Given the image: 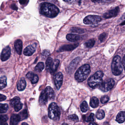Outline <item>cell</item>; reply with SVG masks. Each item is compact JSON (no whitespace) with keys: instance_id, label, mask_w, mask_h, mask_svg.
<instances>
[{"instance_id":"obj_1","label":"cell","mask_w":125,"mask_h":125,"mask_svg":"<svg viewBox=\"0 0 125 125\" xmlns=\"http://www.w3.org/2000/svg\"><path fill=\"white\" fill-rule=\"evenodd\" d=\"M40 12L42 14L50 18L56 17L59 12L58 8L52 4L43 3L41 4Z\"/></svg>"},{"instance_id":"obj_2","label":"cell","mask_w":125,"mask_h":125,"mask_svg":"<svg viewBox=\"0 0 125 125\" xmlns=\"http://www.w3.org/2000/svg\"><path fill=\"white\" fill-rule=\"evenodd\" d=\"M89 65L84 64L78 69L75 75L76 80L78 82H82L86 79L90 73Z\"/></svg>"},{"instance_id":"obj_3","label":"cell","mask_w":125,"mask_h":125,"mask_svg":"<svg viewBox=\"0 0 125 125\" xmlns=\"http://www.w3.org/2000/svg\"><path fill=\"white\" fill-rule=\"evenodd\" d=\"M104 73L101 71H97L88 80L89 86L93 89L99 88L103 83Z\"/></svg>"},{"instance_id":"obj_4","label":"cell","mask_w":125,"mask_h":125,"mask_svg":"<svg viewBox=\"0 0 125 125\" xmlns=\"http://www.w3.org/2000/svg\"><path fill=\"white\" fill-rule=\"evenodd\" d=\"M122 65L121 58L119 56H115L112 63V71L113 74L116 76L120 75L123 71Z\"/></svg>"},{"instance_id":"obj_5","label":"cell","mask_w":125,"mask_h":125,"mask_svg":"<svg viewBox=\"0 0 125 125\" xmlns=\"http://www.w3.org/2000/svg\"><path fill=\"white\" fill-rule=\"evenodd\" d=\"M61 111L59 107L55 103H52L48 108V117L53 120L57 121L60 119Z\"/></svg>"},{"instance_id":"obj_6","label":"cell","mask_w":125,"mask_h":125,"mask_svg":"<svg viewBox=\"0 0 125 125\" xmlns=\"http://www.w3.org/2000/svg\"><path fill=\"white\" fill-rule=\"evenodd\" d=\"M115 84V82L113 79H108L103 82L98 88L103 92H107L114 87Z\"/></svg>"},{"instance_id":"obj_7","label":"cell","mask_w":125,"mask_h":125,"mask_svg":"<svg viewBox=\"0 0 125 125\" xmlns=\"http://www.w3.org/2000/svg\"><path fill=\"white\" fill-rule=\"evenodd\" d=\"M101 18L97 15H89L86 17L83 20V22L86 25L95 24L101 22Z\"/></svg>"},{"instance_id":"obj_8","label":"cell","mask_w":125,"mask_h":125,"mask_svg":"<svg viewBox=\"0 0 125 125\" xmlns=\"http://www.w3.org/2000/svg\"><path fill=\"white\" fill-rule=\"evenodd\" d=\"M10 104L14 108L15 111L18 112L22 108L23 104L21 102L19 97H15L10 101Z\"/></svg>"},{"instance_id":"obj_9","label":"cell","mask_w":125,"mask_h":125,"mask_svg":"<svg viewBox=\"0 0 125 125\" xmlns=\"http://www.w3.org/2000/svg\"><path fill=\"white\" fill-rule=\"evenodd\" d=\"M11 49L9 46L6 47L2 50L1 54V60L2 61H5L9 59L11 55Z\"/></svg>"},{"instance_id":"obj_10","label":"cell","mask_w":125,"mask_h":125,"mask_svg":"<svg viewBox=\"0 0 125 125\" xmlns=\"http://www.w3.org/2000/svg\"><path fill=\"white\" fill-rule=\"evenodd\" d=\"M63 82V75L61 73H58L55 76V82L56 86L57 89L59 90L61 88Z\"/></svg>"},{"instance_id":"obj_11","label":"cell","mask_w":125,"mask_h":125,"mask_svg":"<svg viewBox=\"0 0 125 125\" xmlns=\"http://www.w3.org/2000/svg\"><path fill=\"white\" fill-rule=\"evenodd\" d=\"M120 10L119 7H116L115 9L108 11V12L104 14V17L105 18H111L115 17L117 15Z\"/></svg>"},{"instance_id":"obj_12","label":"cell","mask_w":125,"mask_h":125,"mask_svg":"<svg viewBox=\"0 0 125 125\" xmlns=\"http://www.w3.org/2000/svg\"><path fill=\"white\" fill-rule=\"evenodd\" d=\"M36 45L34 44L32 45H30L26 47L23 51V53L26 56H31L33 55L36 51Z\"/></svg>"},{"instance_id":"obj_13","label":"cell","mask_w":125,"mask_h":125,"mask_svg":"<svg viewBox=\"0 0 125 125\" xmlns=\"http://www.w3.org/2000/svg\"><path fill=\"white\" fill-rule=\"evenodd\" d=\"M59 64H60V61L59 60L55 59L54 61H53L49 70L50 73L52 75L54 74L57 71L59 66Z\"/></svg>"},{"instance_id":"obj_14","label":"cell","mask_w":125,"mask_h":125,"mask_svg":"<svg viewBox=\"0 0 125 125\" xmlns=\"http://www.w3.org/2000/svg\"><path fill=\"white\" fill-rule=\"evenodd\" d=\"M26 76L28 79L31 80V82L32 84L36 83L39 81V76L33 72H29L26 74Z\"/></svg>"},{"instance_id":"obj_15","label":"cell","mask_w":125,"mask_h":125,"mask_svg":"<svg viewBox=\"0 0 125 125\" xmlns=\"http://www.w3.org/2000/svg\"><path fill=\"white\" fill-rule=\"evenodd\" d=\"M14 45L15 51L18 54L21 55L22 49V43L21 40L20 39L17 40L15 41Z\"/></svg>"},{"instance_id":"obj_16","label":"cell","mask_w":125,"mask_h":125,"mask_svg":"<svg viewBox=\"0 0 125 125\" xmlns=\"http://www.w3.org/2000/svg\"><path fill=\"white\" fill-rule=\"evenodd\" d=\"M21 120L19 115L13 114L11 116L10 119V125H17Z\"/></svg>"},{"instance_id":"obj_17","label":"cell","mask_w":125,"mask_h":125,"mask_svg":"<svg viewBox=\"0 0 125 125\" xmlns=\"http://www.w3.org/2000/svg\"><path fill=\"white\" fill-rule=\"evenodd\" d=\"M79 44H74L65 45L62 46L60 48V51H71L74 50L78 46Z\"/></svg>"},{"instance_id":"obj_18","label":"cell","mask_w":125,"mask_h":125,"mask_svg":"<svg viewBox=\"0 0 125 125\" xmlns=\"http://www.w3.org/2000/svg\"><path fill=\"white\" fill-rule=\"evenodd\" d=\"M44 92L47 96L48 99L50 100L54 99L55 97V92L51 87H47L45 90Z\"/></svg>"},{"instance_id":"obj_19","label":"cell","mask_w":125,"mask_h":125,"mask_svg":"<svg viewBox=\"0 0 125 125\" xmlns=\"http://www.w3.org/2000/svg\"><path fill=\"white\" fill-rule=\"evenodd\" d=\"M48 97L45 94L44 91H42L40 94L39 98V103L41 105H45L47 104L48 100Z\"/></svg>"},{"instance_id":"obj_20","label":"cell","mask_w":125,"mask_h":125,"mask_svg":"<svg viewBox=\"0 0 125 125\" xmlns=\"http://www.w3.org/2000/svg\"><path fill=\"white\" fill-rule=\"evenodd\" d=\"M26 82L24 78H22L18 82L17 84L18 90L20 91L24 90L26 86Z\"/></svg>"},{"instance_id":"obj_21","label":"cell","mask_w":125,"mask_h":125,"mask_svg":"<svg viewBox=\"0 0 125 125\" xmlns=\"http://www.w3.org/2000/svg\"><path fill=\"white\" fill-rule=\"evenodd\" d=\"M66 39L70 42H76L80 40V37L77 34H69L66 36Z\"/></svg>"},{"instance_id":"obj_22","label":"cell","mask_w":125,"mask_h":125,"mask_svg":"<svg viewBox=\"0 0 125 125\" xmlns=\"http://www.w3.org/2000/svg\"><path fill=\"white\" fill-rule=\"evenodd\" d=\"M116 120L117 122L122 123L125 121V111L120 112L117 116Z\"/></svg>"},{"instance_id":"obj_23","label":"cell","mask_w":125,"mask_h":125,"mask_svg":"<svg viewBox=\"0 0 125 125\" xmlns=\"http://www.w3.org/2000/svg\"><path fill=\"white\" fill-rule=\"evenodd\" d=\"M99 105V101L98 99L96 97H93L91 98L90 101V105L93 108H96Z\"/></svg>"},{"instance_id":"obj_24","label":"cell","mask_w":125,"mask_h":125,"mask_svg":"<svg viewBox=\"0 0 125 125\" xmlns=\"http://www.w3.org/2000/svg\"><path fill=\"white\" fill-rule=\"evenodd\" d=\"M7 85V78L5 76L0 78V90L4 89Z\"/></svg>"},{"instance_id":"obj_25","label":"cell","mask_w":125,"mask_h":125,"mask_svg":"<svg viewBox=\"0 0 125 125\" xmlns=\"http://www.w3.org/2000/svg\"><path fill=\"white\" fill-rule=\"evenodd\" d=\"M105 114L103 110L100 109L96 113V117L99 120L103 119L105 117Z\"/></svg>"},{"instance_id":"obj_26","label":"cell","mask_w":125,"mask_h":125,"mask_svg":"<svg viewBox=\"0 0 125 125\" xmlns=\"http://www.w3.org/2000/svg\"><path fill=\"white\" fill-rule=\"evenodd\" d=\"M81 111L83 112H86L89 109L88 104L86 101H84L80 105Z\"/></svg>"},{"instance_id":"obj_27","label":"cell","mask_w":125,"mask_h":125,"mask_svg":"<svg viewBox=\"0 0 125 125\" xmlns=\"http://www.w3.org/2000/svg\"><path fill=\"white\" fill-rule=\"evenodd\" d=\"M44 68V65L43 62H40L38 63L35 68V70L37 72H41Z\"/></svg>"},{"instance_id":"obj_28","label":"cell","mask_w":125,"mask_h":125,"mask_svg":"<svg viewBox=\"0 0 125 125\" xmlns=\"http://www.w3.org/2000/svg\"><path fill=\"white\" fill-rule=\"evenodd\" d=\"M8 109L9 106L7 104H0V114L6 113Z\"/></svg>"},{"instance_id":"obj_29","label":"cell","mask_w":125,"mask_h":125,"mask_svg":"<svg viewBox=\"0 0 125 125\" xmlns=\"http://www.w3.org/2000/svg\"><path fill=\"white\" fill-rule=\"evenodd\" d=\"M18 115L20 117L21 120L26 119L28 117V112L27 110L26 109L23 110L20 113H19Z\"/></svg>"},{"instance_id":"obj_30","label":"cell","mask_w":125,"mask_h":125,"mask_svg":"<svg viewBox=\"0 0 125 125\" xmlns=\"http://www.w3.org/2000/svg\"><path fill=\"white\" fill-rule=\"evenodd\" d=\"M95 43V41L94 40L90 39L87 41L86 42L84 43V45L87 48H91L94 46Z\"/></svg>"},{"instance_id":"obj_31","label":"cell","mask_w":125,"mask_h":125,"mask_svg":"<svg viewBox=\"0 0 125 125\" xmlns=\"http://www.w3.org/2000/svg\"><path fill=\"white\" fill-rule=\"evenodd\" d=\"M53 61L52 59L51 58H49L47 59L46 62V68L47 70H49L51 65Z\"/></svg>"},{"instance_id":"obj_32","label":"cell","mask_w":125,"mask_h":125,"mask_svg":"<svg viewBox=\"0 0 125 125\" xmlns=\"http://www.w3.org/2000/svg\"><path fill=\"white\" fill-rule=\"evenodd\" d=\"M68 118L70 120L73 121L74 122L76 123L79 121V118L76 115L73 114L68 116Z\"/></svg>"},{"instance_id":"obj_33","label":"cell","mask_w":125,"mask_h":125,"mask_svg":"<svg viewBox=\"0 0 125 125\" xmlns=\"http://www.w3.org/2000/svg\"><path fill=\"white\" fill-rule=\"evenodd\" d=\"M8 116L7 115H0V124L4 123L8 120Z\"/></svg>"},{"instance_id":"obj_34","label":"cell","mask_w":125,"mask_h":125,"mask_svg":"<svg viewBox=\"0 0 125 125\" xmlns=\"http://www.w3.org/2000/svg\"><path fill=\"white\" fill-rule=\"evenodd\" d=\"M94 120V114L91 113L89 116L87 117L86 121L89 122H93Z\"/></svg>"},{"instance_id":"obj_35","label":"cell","mask_w":125,"mask_h":125,"mask_svg":"<svg viewBox=\"0 0 125 125\" xmlns=\"http://www.w3.org/2000/svg\"><path fill=\"white\" fill-rule=\"evenodd\" d=\"M113 0H92L95 3H108L112 2Z\"/></svg>"},{"instance_id":"obj_36","label":"cell","mask_w":125,"mask_h":125,"mask_svg":"<svg viewBox=\"0 0 125 125\" xmlns=\"http://www.w3.org/2000/svg\"><path fill=\"white\" fill-rule=\"evenodd\" d=\"M109 100V97L107 95L103 96L101 98V102L102 104H105L107 103Z\"/></svg>"},{"instance_id":"obj_37","label":"cell","mask_w":125,"mask_h":125,"mask_svg":"<svg viewBox=\"0 0 125 125\" xmlns=\"http://www.w3.org/2000/svg\"><path fill=\"white\" fill-rule=\"evenodd\" d=\"M50 52L49 51L47 50H45L42 53V58L44 59H45L46 58H47L50 55Z\"/></svg>"},{"instance_id":"obj_38","label":"cell","mask_w":125,"mask_h":125,"mask_svg":"<svg viewBox=\"0 0 125 125\" xmlns=\"http://www.w3.org/2000/svg\"><path fill=\"white\" fill-rule=\"evenodd\" d=\"M71 30L72 32L74 33H82L83 32V31L82 29L78 28H73Z\"/></svg>"},{"instance_id":"obj_39","label":"cell","mask_w":125,"mask_h":125,"mask_svg":"<svg viewBox=\"0 0 125 125\" xmlns=\"http://www.w3.org/2000/svg\"><path fill=\"white\" fill-rule=\"evenodd\" d=\"M106 36H107V35L105 33H103L101 34L99 37V39L100 41L101 42H103L105 39Z\"/></svg>"},{"instance_id":"obj_40","label":"cell","mask_w":125,"mask_h":125,"mask_svg":"<svg viewBox=\"0 0 125 125\" xmlns=\"http://www.w3.org/2000/svg\"><path fill=\"white\" fill-rule=\"evenodd\" d=\"M29 0H19V1L20 4L24 5L28 3Z\"/></svg>"},{"instance_id":"obj_41","label":"cell","mask_w":125,"mask_h":125,"mask_svg":"<svg viewBox=\"0 0 125 125\" xmlns=\"http://www.w3.org/2000/svg\"><path fill=\"white\" fill-rule=\"evenodd\" d=\"M6 99V97L3 95L0 94V102L4 101Z\"/></svg>"},{"instance_id":"obj_42","label":"cell","mask_w":125,"mask_h":125,"mask_svg":"<svg viewBox=\"0 0 125 125\" xmlns=\"http://www.w3.org/2000/svg\"><path fill=\"white\" fill-rule=\"evenodd\" d=\"M63 0L67 3H74V2L77 1L78 0Z\"/></svg>"},{"instance_id":"obj_43","label":"cell","mask_w":125,"mask_h":125,"mask_svg":"<svg viewBox=\"0 0 125 125\" xmlns=\"http://www.w3.org/2000/svg\"><path fill=\"white\" fill-rule=\"evenodd\" d=\"M11 8L13 10H17L18 9L17 7L16 6L15 4H14L11 5Z\"/></svg>"},{"instance_id":"obj_44","label":"cell","mask_w":125,"mask_h":125,"mask_svg":"<svg viewBox=\"0 0 125 125\" xmlns=\"http://www.w3.org/2000/svg\"><path fill=\"white\" fill-rule=\"evenodd\" d=\"M122 62L123 66V68H124L125 70V56L123 57Z\"/></svg>"},{"instance_id":"obj_45","label":"cell","mask_w":125,"mask_h":125,"mask_svg":"<svg viewBox=\"0 0 125 125\" xmlns=\"http://www.w3.org/2000/svg\"><path fill=\"white\" fill-rule=\"evenodd\" d=\"M97 125V124H95V123H91L89 124V125Z\"/></svg>"},{"instance_id":"obj_46","label":"cell","mask_w":125,"mask_h":125,"mask_svg":"<svg viewBox=\"0 0 125 125\" xmlns=\"http://www.w3.org/2000/svg\"><path fill=\"white\" fill-rule=\"evenodd\" d=\"M29 125L27 124L26 123H23L22 124V125Z\"/></svg>"},{"instance_id":"obj_47","label":"cell","mask_w":125,"mask_h":125,"mask_svg":"<svg viewBox=\"0 0 125 125\" xmlns=\"http://www.w3.org/2000/svg\"><path fill=\"white\" fill-rule=\"evenodd\" d=\"M0 125H7V123H2V124H1Z\"/></svg>"},{"instance_id":"obj_48","label":"cell","mask_w":125,"mask_h":125,"mask_svg":"<svg viewBox=\"0 0 125 125\" xmlns=\"http://www.w3.org/2000/svg\"><path fill=\"white\" fill-rule=\"evenodd\" d=\"M104 125H109L108 123H104Z\"/></svg>"},{"instance_id":"obj_49","label":"cell","mask_w":125,"mask_h":125,"mask_svg":"<svg viewBox=\"0 0 125 125\" xmlns=\"http://www.w3.org/2000/svg\"><path fill=\"white\" fill-rule=\"evenodd\" d=\"M62 125H68L67 124V123H63V124H62Z\"/></svg>"},{"instance_id":"obj_50","label":"cell","mask_w":125,"mask_h":125,"mask_svg":"<svg viewBox=\"0 0 125 125\" xmlns=\"http://www.w3.org/2000/svg\"><path fill=\"white\" fill-rule=\"evenodd\" d=\"M122 25H125V22H123V23H122V24H121Z\"/></svg>"}]
</instances>
